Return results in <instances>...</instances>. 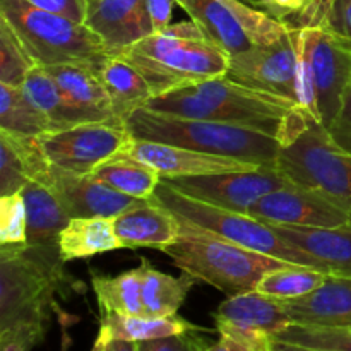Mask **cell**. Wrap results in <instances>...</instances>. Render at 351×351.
Here are the masks:
<instances>
[{"label":"cell","mask_w":351,"mask_h":351,"mask_svg":"<svg viewBox=\"0 0 351 351\" xmlns=\"http://www.w3.org/2000/svg\"><path fill=\"white\" fill-rule=\"evenodd\" d=\"M165 115L211 120L252 129L290 143L312 115L290 99L247 88L228 77H215L153 96L144 106Z\"/></svg>","instance_id":"cell-1"},{"label":"cell","mask_w":351,"mask_h":351,"mask_svg":"<svg viewBox=\"0 0 351 351\" xmlns=\"http://www.w3.org/2000/svg\"><path fill=\"white\" fill-rule=\"evenodd\" d=\"M120 57L147 79L153 96L223 77L230 65L228 53L213 43L192 19L144 38Z\"/></svg>","instance_id":"cell-2"},{"label":"cell","mask_w":351,"mask_h":351,"mask_svg":"<svg viewBox=\"0 0 351 351\" xmlns=\"http://www.w3.org/2000/svg\"><path fill=\"white\" fill-rule=\"evenodd\" d=\"M125 127L132 139L153 141L215 156L235 158L259 167H276L281 149L280 141L257 130L211 120L165 115L147 108L134 112L125 120Z\"/></svg>","instance_id":"cell-3"},{"label":"cell","mask_w":351,"mask_h":351,"mask_svg":"<svg viewBox=\"0 0 351 351\" xmlns=\"http://www.w3.org/2000/svg\"><path fill=\"white\" fill-rule=\"evenodd\" d=\"M58 247L0 250V332L17 326L48 328L55 295L69 283Z\"/></svg>","instance_id":"cell-4"},{"label":"cell","mask_w":351,"mask_h":351,"mask_svg":"<svg viewBox=\"0 0 351 351\" xmlns=\"http://www.w3.org/2000/svg\"><path fill=\"white\" fill-rule=\"evenodd\" d=\"M178 221L180 235L165 249V254L178 269L228 297L254 291L269 271L291 264L221 239L185 219L178 218Z\"/></svg>","instance_id":"cell-5"},{"label":"cell","mask_w":351,"mask_h":351,"mask_svg":"<svg viewBox=\"0 0 351 351\" xmlns=\"http://www.w3.org/2000/svg\"><path fill=\"white\" fill-rule=\"evenodd\" d=\"M0 17L40 67L82 65L99 72L110 55L86 24L47 12L26 0H0Z\"/></svg>","instance_id":"cell-6"},{"label":"cell","mask_w":351,"mask_h":351,"mask_svg":"<svg viewBox=\"0 0 351 351\" xmlns=\"http://www.w3.org/2000/svg\"><path fill=\"white\" fill-rule=\"evenodd\" d=\"M151 199L163 208L170 209L177 218L185 219L191 225L199 226L209 233H215L221 239L239 243L247 249L263 252L266 256L287 261V263L314 267V269L328 274L326 267L315 257L291 247L281 237H278L273 226L266 225V223L259 221L252 216L228 211V209L218 208V206H213L209 202L191 197V195L175 189L163 178H161L160 185L156 187Z\"/></svg>","instance_id":"cell-7"},{"label":"cell","mask_w":351,"mask_h":351,"mask_svg":"<svg viewBox=\"0 0 351 351\" xmlns=\"http://www.w3.org/2000/svg\"><path fill=\"white\" fill-rule=\"evenodd\" d=\"M276 168L291 184L324 194L351 219V154L314 117L295 139L281 146Z\"/></svg>","instance_id":"cell-8"},{"label":"cell","mask_w":351,"mask_h":351,"mask_svg":"<svg viewBox=\"0 0 351 351\" xmlns=\"http://www.w3.org/2000/svg\"><path fill=\"white\" fill-rule=\"evenodd\" d=\"M290 33L307 58L319 120L329 129L341 110L345 91L351 84V41L328 27Z\"/></svg>","instance_id":"cell-9"},{"label":"cell","mask_w":351,"mask_h":351,"mask_svg":"<svg viewBox=\"0 0 351 351\" xmlns=\"http://www.w3.org/2000/svg\"><path fill=\"white\" fill-rule=\"evenodd\" d=\"M41 146L53 167L79 175H93L98 167L120 156L132 136L125 122L108 119L79 123L71 129L40 136Z\"/></svg>","instance_id":"cell-10"},{"label":"cell","mask_w":351,"mask_h":351,"mask_svg":"<svg viewBox=\"0 0 351 351\" xmlns=\"http://www.w3.org/2000/svg\"><path fill=\"white\" fill-rule=\"evenodd\" d=\"M297 67V47L291 33L287 31L274 43H256L249 50L230 57L225 77L247 88L290 99L300 106Z\"/></svg>","instance_id":"cell-11"},{"label":"cell","mask_w":351,"mask_h":351,"mask_svg":"<svg viewBox=\"0 0 351 351\" xmlns=\"http://www.w3.org/2000/svg\"><path fill=\"white\" fill-rule=\"evenodd\" d=\"M163 180L191 197L242 215H249L254 202L259 201L263 195L290 184V180L276 167H259L254 170Z\"/></svg>","instance_id":"cell-12"},{"label":"cell","mask_w":351,"mask_h":351,"mask_svg":"<svg viewBox=\"0 0 351 351\" xmlns=\"http://www.w3.org/2000/svg\"><path fill=\"white\" fill-rule=\"evenodd\" d=\"M249 216L266 225L297 228H332L351 221L348 213L324 194L291 182L254 202Z\"/></svg>","instance_id":"cell-13"},{"label":"cell","mask_w":351,"mask_h":351,"mask_svg":"<svg viewBox=\"0 0 351 351\" xmlns=\"http://www.w3.org/2000/svg\"><path fill=\"white\" fill-rule=\"evenodd\" d=\"M219 335L257 346L291 324L283 302L257 290L228 297L213 314Z\"/></svg>","instance_id":"cell-14"},{"label":"cell","mask_w":351,"mask_h":351,"mask_svg":"<svg viewBox=\"0 0 351 351\" xmlns=\"http://www.w3.org/2000/svg\"><path fill=\"white\" fill-rule=\"evenodd\" d=\"M84 24L98 34L110 57L154 34L144 0H86Z\"/></svg>","instance_id":"cell-15"},{"label":"cell","mask_w":351,"mask_h":351,"mask_svg":"<svg viewBox=\"0 0 351 351\" xmlns=\"http://www.w3.org/2000/svg\"><path fill=\"white\" fill-rule=\"evenodd\" d=\"M47 184L57 192L71 218H115L144 201L115 191L95 175L72 173L58 167H51Z\"/></svg>","instance_id":"cell-16"},{"label":"cell","mask_w":351,"mask_h":351,"mask_svg":"<svg viewBox=\"0 0 351 351\" xmlns=\"http://www.w3.org/2000/svg\"><path fill=\"white\" fill-rule=\"evenodd\" d=\"M122 154L149 165L158 170L163 178L201 177V175L225 173V171H243L259 168V165L247 163L235 158L215 156L199 153L171 144L153 143V141L132 139Z\"/></svg>","instance_id":"cell-17"},{"label":"cell","mask_w":351,"mask_h":351,"mask_svg":"<svg viewBox=\"0 0 351 351\" xmlns=\"http://www.w3.org/2000/svg\"><path fill=\"white\" fill-rule=\"evenodd\" d=\"M117 239L122 249H167L180 235V221L170 209L153 199H144L134 208L113 218Z\"/></svg>","instance_id":"cell-18"},{"label":"cell","mask_w":351,"mask_h":351,"mask_svg":"<svg viewBox=\"0 0 351 351\" xmlns=\"http://www.w3.org/2000/svg\"><path fill=\"white\" fill-rule=\"evenodd\" d=\"M291 324L351 329V278L329 274L307 297L283 302Z\"/></svg>","instance_id":"cell-19"},{"label":"cell","mask_w":351,"mask_h":351,"mask_svg":"<svg viewBox=\"0 0 351 351\" xmlns=\"http://www.w3.org/2000/svg\"><path fill=\"white\" fill-rule=\"evenodd\" d=\"M51 167L40 137L0 129V197L21 192L29 182H47Z\"/></svg>","instance_id":"cell-20"},{"label":"cell","mask_w":351,"mask_h":351,"mask_svg":"<svg viewBox=\"0 0 351 351\" xmlns=\"http://www.w3.org/2000/svg\"><path fill=\"white\" fill-rule=\"evenodd\" d=\"M273 230L291 247L315 257L328 274L351 278V221L332 228L273 226Z\"/></svg>","instance_id":"cell-21"},{"label":"cell","mask_w":351,"mask_h":351,"mask_svg":"<svg viewBox=\"0 0 351 351\" xmlns=\"http://www.w3.org/2000/svg\"><path fill=\"white\" fill-rule=\"evenodd\" d=\"M27 215V245L58 247L60 232L69 225L71 216L60 197L47 182H29L23 189Z\"/></svg>","instance_id":"cell-22"},{"label":"cell","mask_w":351,"mask_h":351,"mask_svg":"<svg viewBox=\"0 0 351 351\" xmlns=\"http://www.w3.org/2000/svg\"><path fill=\"white\" fill-rule=\"evenodd\" d=\"M191 19L204 31L206 36L218 45L228 57L249 50L254 43L235 14L218 0H175Z\"/></svg>","instance_id":"cell-23"},{"label":"cell","mask_w":351,"mask_h":351,"mask_svg":"<svg viewBox=\"0 0 351 351\" xmlns=\"http://www.w3.org/2000/svg\"><path fill=\"white\" fill-rule=\"evenodd\" d=\"M21 88L26 93L27 98L31 99V103L48 120L50 132L71 129V127L79 125V123L96 122L88 112H84V110L75 106L72 101H69L67 96L62 93L55 79L48 74L45 67L36 65L27 74L26 81H24Z\"/></svg>","instance_id":"cell-24"},{"label":"cell","mask_w":351,"mask_h":351,"mask_svg":"<svg viewBox=\"0 0 351 351\" xmlns=\"http://www.w3.org/2000/svg\"><path fill=\"white\" fill-rule=\"evenodd\" d=\"M99 79L108 93L113 117L122 122L153 98L147 79L123 57H110L99 71Z\"/></svg>","instance_id":"cell-25"},{"label":"cell","mask_w":351,"mask_h":351,"mask_svg":"<svg viewBox=\"0 0 351 351\" xmlns=\"http://www.w3.org/2000/svg\"><path fill=\"white\" fill-rule=\"evenodd\" d=\"M45 69L55 79L69 101L88 112L96 122L115 119L99 72L82 65H51Z\"/></svg>","instance_id":"cell-26"},{"label":"cell","mask_w":351,"mask_h":351,"mask_svg":"<svg viewBox=\"0 0 351 351\" xmlns=\"http://www.w3.org/2000/svg\"><path fill=\"white\" fill-rule=\"evenodd\" d=\"M117 249L122 245L113 228V218H71L58 237V250L65 263Z\"/></svg>","instance_id":"cell-27"},{"label":"cell","mask_w":351,"mask_h":351,"mask_svg":"<svg viewBox=\"0 0 351 351\" xmlns=\"http://www.w3.org/2000/svg\"><path fill=\"white\" fill-rule=\"evenodd\" d=\"M189 331H204L199 326L185 321L180 315L170 317H134L122 314H101L99 335L110 339H125V341H149V339L167 338L173 335H184Z\"/></svg>","instance_id":"cell-28"},{"label":"cell","mask_w":351,"mask_h":351,"mask_svg":"<svg viewBox=\"0 0 351 351\" xmlns=\"http://www.w3.org/2000/svg\"><path fill=\"white\" fill-rule=\"evenodd\" d=\"M139 269L143 274V304L146 317L177 315L178 308L194 287L195 278L187 273L178 278L163 274L146 259L141 261Z\"/></svg>","instance_id":"cell-29"},{"label":"cell","mask_w":351,"mask_h":351,"mask_svg":"<svg viewBox=\"0 0 351 351\" xmlns=\"http://www.w3.org/2000/svg\"><path fill=\"white\" fill-rule=\"evenodd\" d=\"M91 285L103 314L134 317L146 315L143 304V274L139 267L119 276H99L93 273Z\"/></svg>","instance_id":"cell-30"},{"label":"cell","mask_w":351,"mask_h":351,"mask_svg":"<svg viewBox=\"0 0 351 351\" xmlns=\"http://www.w3.org/2000/svg\"><path fill=\"white\" fill-rule=\"evenodd\" d=\"M103 184L136 199H151L161 182V173L149 165L120 154L95 170Z\"/></svg>","instance_id":"cell-31"},{"label":"cell","mask_w":351,"mask_h":351,"mask_svg":"<svg viewBox=\"0 0 351 351\" xmlns=\"http://www.w3.org/2000/svg\"><path fill=\"white\" fill-rule=\"evenodd\" d=\"M287 31L326 27L332 0H250Z\"/></svg>","instance_id":"cell-32"},{"label":"cell","mask_w":351,"mask_h":351,"mask_svg":"<svg viewBox=\"0 0 351 351\" xmlns=\"http://www.w3.org/2000/svg\"><path fill=\"white\" fill-rule=\"evenodd\" d=\"M329 274L314 267L298 266V264H285L278 269L269 271L259 281L256 290L276 300L288 302L307 297L317 290Z\"/></svg>","instance_id":"cell-33"},{"label":"cell","mask_w":351,"mask_h":351,"mask_svg":"<svg viewBox=\"0 0 351 351\" xmlns=\"http://www.w3.org/2000/svg\"><path fill=\"white\" fill-rule=\"evenodd\" d=\"M0 129L40 137L50 132V123L21 86L0 84Z\"/></svg>","instance_id":"cell-34"},{"label":"cell","mask_w":351,"mask_h":351,"mask_svg":"<svg viewBox=\"0 0 351 351\" xmlns=\"http://www.w3.org/2000/svg\"><path fill=\"white\" fill-rule=\"evenodd\" d=\"M36 67L9 24L0 17V84L23 86Z\"/></svg>","instance_id":"cell-35"},{"label":"cell","mask_w":351,"mask_h":351,"mask_svg":"<svg viewBox=\"0 0 351 351\" xmlns=\"http://www.w3.org/2000/svg\"><path fill=\"white\" fill-rule=\"evenodd\" d=\"M27 247V215L23 192L0 197V250Z\"/></svg>","instance_id":"cell-36"},{"label":"cell","mask_w":351,"mask_h":351,"mask_svg":"<svg viewBox=\"0 0 351 351\" xmlns=\"http://www.w3.org/2000/svg\"><path fill=\"white\" fill-rule=\"evenodd\" d=\"M271 339L329 351H351V329H328L290 324L283 331L276 332Z\"/></svg>","instance_id":"cell-37"},{"label":"cell","mask_w":351,"mask_h":351,"mask_svg":"<svg viewBox=\"0 0 351 351\" xmlns=\"http://www.w3.org/2000/svg\"><path fill=\"white\" fill-rule=\"evenodd\" d=\"M218 2L223 3L225 7H228V9L235 14L237 19L242 23V26L245 27L247 33L250 34L254 43H274V41H278L285 33H287V29H285L280 23H276V21L271 19L267 14H264L263 10L249 5L247 2H242V0H218Z\"/></svg>","instance_id":"cell-38"},{"label":"cell","mask_w":351,"mask_h":351,"mask_svg":"<svg viewBox=\"0 0 351 351\" xmlns=\"http://www.w3.org/2000/svg\"><path fill=\"white\" fill-rule=\"evenodd\" d=\"M208 346L209 343L195 335V331L137 343L139 351H206Z\"/></svg>","instance_id":"cell-39"},{"label":"cell","mask_w":351,"mask_h":351,"mask_svg":"<svg viewBox=\"0 0 351 351\" xmlns=\"http://www.w3.org/2000/svg\"><path fill=\"white\" fill-rule=\"evenodd\" d=\"M47 329L38 326H17L0 332V351H31L33 346L43 341Z\"/></svg>","instance_id":"cell-40"},{"label":"cell","mask_w":351,"mask_h":351,"mask_svg":"<svg viewBox=\"0 0 351 351\" xmlns=\"http://www.w3.org/2000/svg\"><path fill=\"white\" fill-rule=\"evenodd\" d=\"M328 132L343 151L351 154V84L345 91L341 110H339L335 123L328 129Z\"/></svg>","instance_id":"cell-41"},{"label":"cell","mask_w":351,"mask_h":351,"mask_svg":"<svg viewBox=\"0 0 351 351\" xmlns=\"http://www.w3.org/2000/svg\"><path fill=\"white\" fill-rule=\"evenodd\" d=\"M26 2L41 10L58 14V16H64L75 23L84 24L86 7H88L86 0H26Z\"/></svg>","instance_id":"cell-42"},{"label":"cell","mask_w":351,"mask_h":351,"mask_svg":"<svg viewBox=\"0 0 351 351\" xmlns=\"http://www.w3.org/2000/svg\"><path fill=\"white\" fill-rule=\"evenodd\" d=\"M326 27L351 41V0H332Z\"/></svg>","instance_id":"cell-43"},{"label":"cell","mask_w":351,"mask_h":351,"mask_svg":"<svg viewBox=\"0 0 351 351\" xmlns=\"http://www.w3.org/2000/svg\"><path fill=\"white\" fill-rule=\"evenodd\" d=\"M144 2H146L154 33L168 29L171 26V14H173V5L177 2L175 0H144Z\"/></svg>","instance_id":"cell-44"},{"label":"cell","mask_w":351,"mask_h":351,"mask_svg":"<svg viewBox=\"0 0 351 351\" xmlns=\"http://www.w3.org/2000/svg\"><path fill=\"white\" fill-rule=\"evenodd\" d=\"M206 351H254V346L237 338H232V336L219 335V341H216L215 345H209Z\"/></svg>","instance_id":"cell-45"},{"label":"cell","mask_w":351,"mask_h":351,"mask_svg":"<svg viewBox=\"0 0 351 351\" xmlns=\"http://www.w3.org/2000/svg\"><path fill=\"white\" fill-rule=\"evenodd\" d=\"M269 351H329L322 348H312V346L295 345V343L278 341V339H269Z\"/></svg>","instance_id":"cell-46"},{"label":"cell","mask_w":351,"mask_h":351,"mask_svg":"<svg viewBox=\"0 0 351 351\" xmlns=\"http://www.w3.org/2000/svg\"><path fill=\"white\" fill-rule=\"evenodd\" d=\"M103 339H105V351H139V348H137V343L134 341H125V339H110V338H105V336H103Z\"/></svg>","instance_id":"cell-47"},{"label":"cell","mask_w":351,"mask_h":351,"mask_svg":"<svg viewBox=\"0 0 351 351\" xmlns=\"http://www.w3.org/2000/svg\"><path fill=\"white\" fill-rule=\"evenodd\" d=\"M91 351H105V339H103V336L98 335V338L95 339V345H93Z\"/></svg>","instance_id":"cell-48"},{"label":"cell","mask_w":351,"mask_h":351,"mask_svg":"<svg viewBox=\"0 0 351 351\" xmlns=\"http://www.w3.org/2000/svg\"><path fill=\"white\" fill-rule=\"evenodd\" d=\"M254 351H269V339L264 343H261V345L254 346Z\"/></svg>","instance_id":"cell-49"}]
</instances>
